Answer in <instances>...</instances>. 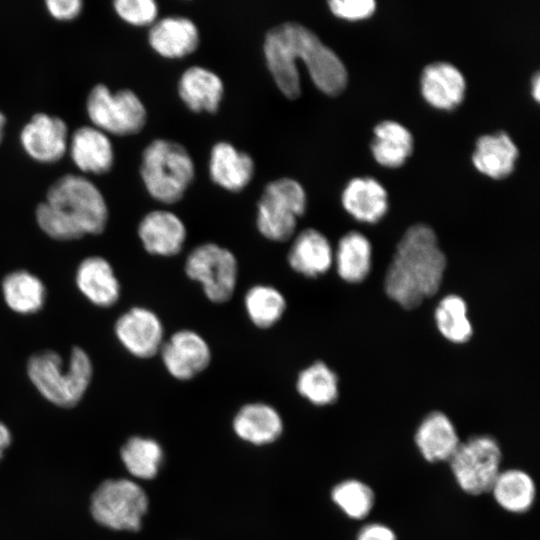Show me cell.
I'll return each mask as SVG.
<instances>
[{"instance_id": "6da1fadb", "label": "cell", "mask_w": 540, "mask_h": 540, "mask_svg": "<svg viewBox=\"0 0 540 540\" xmlns=\"http://www.w3.org/2000/svg\"><path fill=\"white\" fill-rule=\"evenodd\" d=\"M263 52L275 84L290 100L301 95L297 60L304 63L312 81L323 93L335 96L346 87L347 71L340 58L300 23L285 22L269 29Z\"/></svg>"}, {"instance_id": "7a4b0ae2", "label": "cell", "mask_w": 540, "mask_h": 540, "mask_svg": "<svg viewBox=\"0 0 540 540\" xmlns=\"http://www.w3.org/2000/svg\"><path fill=\"white\" fill-rule=\"evenodd\" d=\"M446 258L436 234L425 224L411 226L400 239L387 269V295L407 309L418 307L440 288Z\"/></svg>"}, {"instance_id": "3957f363", "label": "cell", "mask_w": 540, "mask_h": 540, "mask_svg": "<svg viewBox=\"0 0 540 540\" xmlns=\"http://www.w3.org/2000/svg\"><path fill=\"white\" fill-rule=\"evenodd\" d=\"M36 220L49 237L76 240L104 231L108 207L94 183L83 176L66 174L50 186L46 201L37 206Z\"/></svg>"}, {"instance_id": "277c9868", "label": "cell", "mask_w": 540, "mask_h": 540, "mask_svg": "<svg viewBox=\"0 0 540 540\" xmlns=\"http://www.w3.org/2000/svg\"><path fill=\"white\" fill-rule=\"evenodd\" d=\"M27 373L45 399L57 406L70 408L82 399L89 387L93 365L87 352L74 346L67 366L57 352L47 350L29 358Z\"/></svg>"}, {"instance_id": "5b68a950", "label": "cell", "mask_w": 540, "mask_h": 540, "mask_svg": "<svg viewBox=\"0 0 540 540\" xmlns=\"http://www.w3.org/2000/svg\"><path fill=\"white\" fill-rule=\"evenodd\" d=\"M140 173L146 190L163 204L179 202L195 177V165L178 142L156 139L143 150Z\"/></svg>"}, {"instance_id": "8992f818", "label": "cell", "mask_w": 540, "mask_h": 540, "mask_svg": "<svg viewBox=\"0 0 540 540\" xmlns=\"http://www.w3.org/2000/svg\"><path fill=\"white\" fill-rule=\"evenodd\" d=\"M307 208V195L295 179L282 177L266 184L257 202L256 227L267 240L285 242L296 231Z\"/></svg>"}, {"instance_id": "52a82bcc", "label": "cell", "mask_w": 540, "mask_h": 540, "mask_svg": "<svg viewBox=\"0 0 540 540\" xmlns=\"http://www.w3.org/2000/svg\"><path fill=\"white\" fill-rule=\"evenodd\" d=\"M503 453L496 438L487 434L461 440L447 462L457 486L465 494L479 496L489 490L502 470Z\"/></svg>"}, {"instance_id": "ba28073f", "label": "cell", "mask_w": 540, "mask_h": 540, "mask_svg": "<svg viewBox=\"0 0 540 540\" xmlns=\"http://www.w3.org/2000/svg\"><path fill=\"white\" fill-rule=\"evenodd\" d=\"M184 272L190 280L199 283L210 302L223 304L234 295L239 267L230 249L206 242L189 252L184 262Z\"/></svg>"}, {"instance_id": "9c48e42d", "label": "cell", "mask_w": 540, "mask_h": 540, "mask_svg": "<svg viewBox=\"0 0 540 540\" xmlns=\"http://www.w3.org/2000/svg\"><path fill=\"white\" fill-rule=\"evenodd\" d=\"M148 508L144 490L128 479H108L91 497V514L100 525L119 531H138Z\"/></svg>"}, {"instance_id": "30bf717a", "label": "cell", "mask_w": 540, "mask_h": 540, "mask_svg": "<svg viewBox=\"0 0 540 540\" xmlns=\"http://www.w3.org/2000/svg\"><path fill=\"white\" fill-rule=\"evenodd\" d=\"M86 109L96 128L120 136L140 132L147 121L143 102L130 89L112 93L107 86L97 84L87 97Z\"/></svg>"}, {"instance_id": "8fae6325", "label": "cell", "mask_w": 540, "mask_h": 540, "mask_svg": "<svg viewBox=\"0 0 540 540\" xmlns=\"http://www.w3.org/2000/svg\"><path fill=\"white\" fill-rule=\"evenodd\" d=\"M158 354L168 374L179 381L195 378L212 360L209 343L192 329H179L165 338Z\"/></svg>"}, {"instance_id": "7c38bea8", "label": "cell", "mask_w": 540, "mask_h": 540, "mask_svg": "<svg viewBox=\"0 0 540 540\" xmlns=\"http://www.w3.org/2000/svg\"><path fill=\"white\" fill-rule=\"evenodd\" d=\"M114 331L124 349L141 359L158 354L165 340L160 317L153 310L142 306L132 307L119 316Z\"/></svg>"}, {"instance_id": "4fadbf2b", "label": "cell", "mask_w": 540, "mask_h": 540, "mask_svg": "<svg viewBox=\"0 0 540 540\" xmlns=\"http://www.w3.org/2000/svg\"><path fill=\"white\" fill-rule=\"evenodd\" d=\"M20 140L33 159L44 163L55 162L67 150V125L59 117L37 113L23 127Z\"/></svg>"}, {"instance_id": "5bb4252c", "label": "cell", "mask_w": 540, "mask_h": 540, "mask_svg": "<svg viewBox=\"0 0 540 540\" xmlns=\"http://www.w3.org/2000/svg\"><path fill=\"white\" fill-rule=\"evenodd\" d=\"M137 233L145 251L161 257L180 253L187 238L185 223L169 210L147 213L140 221Z\"/></svg>"}, {"instance_id": "9a60e30c", "label": "cell", "mask_w": 540, "mask_h": 540, "mask_svg": "<svg viewBox=\"0 0 540 540\" xmlns=\"http://www.w3.org/2000/svg\"><path fill=\"white\" fill-rule=\"evenodd\" d=\"M461 439L452 420L441 411L427 414L417 426L414 444L428 463L448 462Z\"/></svg>"}, {"instance_id": "2e32d148", "label": "cell", "mask_w": 540, "mask_h": 540, "mask_svg": "<svg viewBox=\"0 0 540 540\" xmlns=\"http://www.w3.org/2000/svg\"><path fill=\"white\" fill-rule=\"evenodd\" d=\"M334 249L328 238L314 228H306L294 236L287 252V263L296 273L316 278L333 265Z\"/></svg>"}, {"instance_id": "e0dca14e", "label": "cell", "mask_w": 540, "mask_h": 540, "mask_svg": "<svg viewBox=\"0 0 540 540\" xmlns=\"http://www.w3.org/2000/svg\"><path fill=\"white\" fill-rule=\"evenodd\" d=\"M148 41L162 57L177 59L197 50L200 35L196 24L189 18L169 16L151 25Z\"/></svg>"}, {"instance_id": "ac0fdd59", "label": "cell", "mask_w": 540, "mask_h": 540, "mask_svg": "<svg viewBox=\"0 0 540 540\" xmlns=\"http://www.w3.org/2000/svg\"><path fill=\"white\" fill-rule=\"evenodd\" d=\"M255 171L253 158L231 143L220 141L211 149L209 174L211 180L230 192L242 191L252 180Z\"/></svg>"}, {"instance_id": "d6986e66", "label": "cell", "mask_w": 540, "mask_h": 540, "mask_svg": "<svg viewBox=\"0 0 540 540\" xmlns=\"http://www.w3.org/2000/svg\"><path fill=\"white\" fill-rule=\"evenodd\" d=\"M76 285L92 304L111 307L120 297L121 287L111 264L103 257L83 259L76 271Z\"/></svg>"}, {"instance_id": "ffe728a7", "label": "cell", "mask_w": 540, "mask_h": 540, "mask_svg": "<svg viewBox=\"0 0 540 540\" xmlns=\"http://www.w3.org/2000/svg\"><path fill=\"white\" fill-rule=\"evenodd\" d=\"M224 85L213 71L192 66L186 69L178 82V94L193 112L216 113L223 98Z\"/></svg>"}, {"instance_id": "44dd1931", "label": "cell", "mask_w": 540, "mask_h": 540, "mask_svg": "<svg viewBox=\"0 0 540 540\" xmlns=\"http://www.w3.org/2000/svg\"><path fill=\"white\" fill-rule=\"evenodd\" d=\"M421 91L432 106L452 109L464 97L465 80L452 64L436 62L425 67L421 76Z\"/></svg>"}, {"instance_id": "7402d4cb", "label": "cell", "mask_w": 540, "mask_h": 540, "mask_svg": "<svg viewBox=\"0 0 540 540\" xmlns=\"http://www.w3.org/2000/svg\"><path fill=\"white\" fill-rule=\"evenodd\" d=\"M70 154L80 170L95 174L108 172L114 161L111 141L103 131L92 126H82L74 131Z\"/></svg>"}, {"instance_id": "603a6c76", "label": "cell", "mask_w": 540, "mask_h": 540, "mask_svg": "<svg viewBox=\"0 0 540 540\" xmlns=\"http://www.w3.org/2000/svg\"><path fill=\"white\" fill-rule=\"evenodd\" d=\"M489 493L502 510L512 514H524L530 511L535 503L537 487L527 471L509 468L498 473Z\"/></svg>"}, {"instance_id": "cb8c5ba5", "label": "cell", "mask_w": 540, "mask_h": 540, "mask_svg": "<svg viewBox=\"0 0 540 540\" xmlns=\"http://www.w3.org/2000/svg\"><path fill=\"white\" fill-rule=\"evenodd\" d=\"M232 424L239 438L256 445L276 440L283 430V421L278 411L262 402L242 406Z\"/></svg>"}, {"instance_id": "d4e9b609", "label": "cell", "mask_w": 540, "mask_h": 540, "mask_svg": "<svg viewBox=\"0 0 540 540\" xmlns=\"http://www.w3.org/2000/svg\"><path fill=\"white\" fill-rule=\"evenodd\" d=\"M344 209L361 222L375 223L387 212L388 198L383 186L373 178H354L342 193Z\"/></svg>"}, {"instance_id": "484cf974", "label": "cell", "mask_w": 540, "mask_h": 540, "mask_svg": "<svg viewBox=\"0 0 540 540\" xmlns=\"http://www.w3.org/2000/svg\"><path fill=\"white\" fill-rule=\"evenodd\" d=\"M333 265L344 281H363L372 266V246L368 238L358 231L346 233L334 250Z\"/></svg>"}, {"instance_id": "4316f807", "label": "cell", "mask_w": 540, "mask_h": 540, "mask_svg": "<svg viewBox=\"0 0 540 540\" xmlns=\"http://www.w3.org/2000/svg\"><path fill=\"white\" fill-rule=\"evenodd\" d=\"M517 156V147L509 135L498 132L477 140L472 160L480 172L500 179L512 172Z\"/></svg>"}, {"instance_id": "83f0119b", "label": "cell", "mask_w": 540, "mask_h": 540, "mask_svg": "<svg viewBox=\"0 0 540 540\" xmlns=\"http://www.w3.org/2000/svg\"><path fill=\"white\" fill-rule=\"evenodd\" d=\"M2 294L6 305L19 314L40 311L45 304L46 287L42 280L27 270H16L2 281Z\"/></svg>"}, {"instance_id": "f1b7e54d", "label": "cell", "mask_w": 540, "mask_h": 540, "mask_svg": "<svg viewBox=\"0 0 540 540\" xmlns=\"http://www.w3.org/2000/svg\"><path fill=\"white\" fill-rule=\"evenodd\" d=\"M244 308L251 323L260 329H269L284 316L287 301L284 294L269 284H255L244 295Z\"/></svg>"}, {"instance_id": "f546056e", "label": "cell", "mask_w": 540, "mask_h": 540, "mask_svg": "<svg viewBox=\"0 0 540 540\" xmlns=\"http://www.w3.org/2000/svg\"><path fill=\"white\" fill-rule=\"evenodd\" d=\"M372 141L373 156L378 163L386 167L401 166L413 149L411 133L394 121H383L374 128Z\"/></svg>"}, {"instance_id": "4dcf8cb0", "label": "cell", "mask_w": 540, "mask_h": 540, "mask_svg": "<svg viewBox=\"0 0 540 540\" xmlns=\"http://www.w3.org/2000/svg\"><path fill=\"white\" fill-rule=\"evenodd\" d=\"M295 384L297 392L316 406L331 405L339 395L338 377L322 361H316L302 369Z\"/></svg>"}, {"instance_id": "1f68e13d", "label": "cell", "mask_w": 540, "mask_h": 540, "mask_svg": "<svg viewBox=\"0 0 540 540\" xmlns=\"http://www.w3.org/2000/svg\"><path fill=\"white\" fill-rule=\"evenodd\" d=\"M375 493L366 482L349 478L337 483L331 490V500L349 519L364 520L375 505Z\"/></svg>"}, {"instance_id": "d6a6232c", "label": "cell", "mask_w": 540, "mask_h": 540, "mask_svg": "<svg viewBox=\"0 0 540 540\" xmlns=\"http://www.w3.org/2000/svg\"><path fill=\"white\" fill-rule=\"evenodd\" d=\"M121 459L131 475L139 479H152L162 463L163 452L153 439L134 436L121 448Z\"/></svg>"}, {"instance_id": "836d02e7", "label": "cell", "mask_w": 540, "mask_h": 540, "mask_svg": "<svg viewBox=\"0 0 540 540\" xmlns=\"http://www.w3.org/2000/svg\"><path fill=\"white\" fill-rule=\"evenodd\" d=\"M435 322L441 335L450 342L465 343L472 336L466 302L458 295H447L439 302Z\"/></svg>"}, {"instance_id": "e575fe53", "label": "cell", "mask_w": 540, "mask_h": 540, "mask_svg": "<svg viewBox=\"0 0 540 540\" xmlns=\"http://www.w3.org/2000/svg\"><path fill=\"white\" fill-rule=\"evenodd\" d=\"M114 8L124 21L136 26L152 25L158 15L157 3L153 0H116Z\"/></svg>"}, {"instance_id": "d590c367", "label": "cell", "mask_w": 540, "mask_h": 540, "mask_svg": "<svg viewBox=\"0 0 540 540\" xmlns=\"http://www.w3.org/2000/svg\"><path fill=\"white\" fill-rule=\"evenodd\" d=\"M328 4L333 14L348 20L369 17L376 6L373 0H330Z\"/></svg>"}, {"instance_id": "8d00e7d4", "label": "cell", "mask_w": 540, "mask_h": 540, "mask_svg": "<svg viewBox=\"0 0 540 540\" xmlns=\"http://www.w3.org/2000/svg\"><path fill=\"white\" fill-rule=\"evenodd\" d=\"M46 6L53 17L69 20L78 16L83 2L81 0H47Z\"/></svg>"}, {"instance_id": "74e56055", "label": "cell", "mask_w": 540, "mask_h": 540, "mask_svg": "<svg viewBox=\"0 0 540 540\" xmlns=\"http://www.w3.org/2000/svg\"><path fill=\"white\" fill-rule=\"evenodd\" d=\"M356 540H398L395 531L380 522L367 523L360 528Z\"/></svg>"}, {"instance_id": "f35d334b", "label": "cell", "mask_w": 540, "mask_h": 540, "mask_svg": "<svg viewBox=\"0 0 540 540\" xmlns=\"http://www.w3.org/2000/svg\"><path fill=\"white\" fill-rule=\"evenodd\" d=\"M12 440L11 433L7 426L0 422V459L3 456L4 450L10 445Z\"/></svg>"}, {"instance_id": "ab89813d", "label": "cell", "mask_w": 540, "mask_h": 540, "mask_svg": "<svg viewBox=\"0 0 540 540\" xmlns=\"http://www.w3.org/2000/svg\"><path fill=\"white\" fill-rule=\"evenodd\" d=\"M532 94H533V97L539 101V96H540V77H539V74L537 73L533 80H532Z\"/></svg>"}, {"instance_id": "60d3db41", "label": "cell", "mask_w": 540, "mask_h": 540, "mask_svg": "<svg viewBox=\"0 0 540 540\" xmlns=\"http://www.w3.org/2000/svg\"><path fill=\"white\" fill-rule=\"evenodd\" d=\"M5 122H6V118L0 112V142L2 141V138H3V129H4V126H5Z\"/></svg>"}]
</instances>
